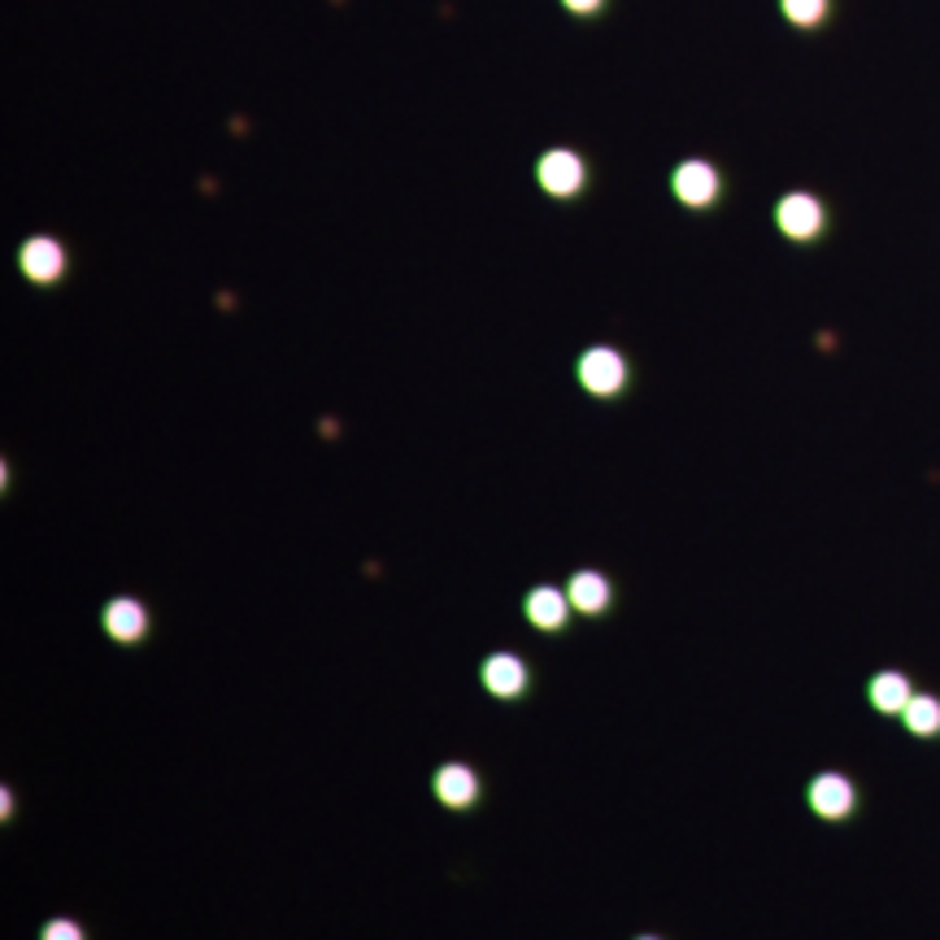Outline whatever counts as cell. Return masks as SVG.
Instances as JSON below:
<instances>
[{
    "label": "cell",
    "instance_id": "6da1fadb",
    "mask_svg": "<svg viewBox=\"0 0 940 940\" xmlns=\"http://www.w3.org/2000/svg\"><path fill=\"white\" fill-rule=\"evenodd\" d=\"M776 222H780L783 236H792V240H814L823 231V206L814 197H806V192H792V197H783L776 206Z\"/></svg>",
    "mask_w": 940,
    "mask_h": 940
},
{
    "label": "cell",
    "instance_id": "7a4b0ae2",
    "mask_svg": "<svg viewBox=\"0 0 940 940\" xmlns=\"http://www.w3.org/2000/svg\"><path fill=\"white\" fill-rule=\"evenodd\" d=\"M806 797H810V810L819 819H844V814H853V801H858L853 783L844 780V776H819V780L810 783Z\"/></svg>",
    "mask_w": 940,
    "mask_h": 940
},
{
    "label": "cell",
    "instance_id": "3957f363",
    "mask_svg": "<svg viewBox=\"0 0 940 940\" xmlns=\"http://www.w3.org/2000/svg\"><path fill=\"white\" fill-rule=\"evenodd\" d=\"M579 379H583V388H588V392L610 397V392H619V388H623V358H619V353H610V349H592V353L579 362Z\"/></svg>",
    "mask_w": 940,
    "mask_h": 940
},
{
    "label": "cell",
    "instance_id": "277c9868",
    "mask_svg": "<svg viewBox=\"0 0 940 940\" xmlns=\"http://www.w3.org/2000/svg\"><path fill=\"white\" fill-rule=\"evenodd\" d=\"M719 192V174L706 161H683L676 170V197L688 206H710Z\"/></svg>",
    "mask_w": 940,
    "mask_h": 940
},
{
    "label": "cell",
    "instance_id": "5b68a950",
    "mask_svg": "<svg viewBox=\"0 0 940 940\" xmlns=\"http://www.w3.org/2000/svg\"><path fill=\"white\" fill-rule=\"evenodd\" d=\"M540 183L553 192V197H571L574 188L583 183V166H579V157L574 153H549L544 161H540Z\"/></svg>",
    "mask_w": 940,
    "mask_h": 940
},
{
    "label": "cell",
    "instance_id": "8992f818",
    "mask_svg": "<svg viewBox=\"0 0 940 940\" xmlns=\"http://www.w3.org/2000/svg\"><path fill=\"white\" fill-rule=\"evenodd\" d=\"M910 679L901 676V671H880V676L871 679V706L880 710V714H901L906 706H910Z\"/></svg>",
    "mask_w": 940,
    "mask_h": 940
},
{
    "label": "cell",
    "instance_id": "52a82bcc",
    "mask_svg": "<svg viewBox=\"0 0 940 940\" xmlns=\"http://www.w3.org/2000/svg\"><path fill=\"white\" fill-rule=\"evenodd\" d=\"M22 270H27L36 283H49V279L61 274V249H57L52 240H31V244L22 249Z\"/></svg>",
    "mask_w": 940,
    "mask_h": 940
},
{
    "label": "cell",
    "instance_id": "ba28073f",
    "mask_svg": "<svg viewBox=\"0 0 940 940\" xmlns=\"http://www.w3.org/2000/svg\"><path fill=\"white\" fill-rule=\"evenodd\" d=\"M483 679H488V688H492L497 697H514V692L522 688V679H527V671H522L519 658H510V653H497V658H488Z\"/></svg>",
    "mask_w": 940,
    "mask_h": 940
},
{
    "label": "cell",
    "instance_id": "9c48e42d",
    "mask_svg": "<svg viewBox=\"0 0 940 940\" xmlns=\"http://www.w3.org/2000/svg\"><path fill=\"white\" fill-rule=\"evenodd\" d=\"M436 797L444 806H470L474 801V776H470L467 767H444L436 776Z\"/></svg>",
    "mask_w": 940,
    "mask_h": 940
},
{
    "label": "cell",
    "instance_id": "30bf717a",
    "mask_svg": "<svg viewBox=\"0 0 940 940\" xmlns=\"http://www.w3.org/2000/svg\"><path fill=\"white\" fill-rule=\"evenodd\" d=\"M527 619L536 627H562V619H567V601H562V592H553V588H536L531 597H527Z\"/></svg>",
    "mask_w": 940,
    "mask_h": 940
},
{
    "label": "cell",
    "instance_id": "8fae6325",
    "mask_svg": "<svg viewBox=\"0 0 940 940\" xmlns=\"http://www.w3.org/2000/svg\"><path fill=\"white\" fill-rule=\"evenodd\" d=\"M104 627H109V636H118V640H136V636L144 631V610H140L136 601H109Z\"/></svg>",
    "mask_w": 940,
    "mask_h": 940
},
{
    "label": "cell",
    "instance_id": "7c38bea8",
    "mask_svg": "<svg viewBox=\"0 0 940 940\" xmlns=\"http://www.w3.org/2000/svg\"><path fill=\"white\" fill-rule=\"evenodd\" d=\"M901 723L914 736H940V701L937 697H910V706L901 710Z\"/></svg>",
    "mask_w": 940,
    "mask_h": 940
},
{
    "label": "cell",
    "instance_id": "4fadbf2b",
    "mask_svg": "<svg viewBox=\"0 0 940 940\" xmlns=\"http://www.w3.org/2000/svg\"><path fill=\"white\" fill-rule=\"evenodd\" d=\"M571 601L579 606V610H588V614H597L606 601H610V583L601 579V574H574L571 579Z\"/></svg>",
    "mask_w": 940,
    "mask_h": 940
},
{
    "label": "cell",
    "instance_id": "5bb4252c",
    "mask_svg": "<svg viewBox=\"0 0 940 940\" xmlns=\"http://www.w3.org/2000/svg\"><path fill=\"white\" fill-rule=\"evenodd\" d=\"M783 13L801 27H814L823 13H828V0H783Z\"/></svg>",
    "mask_w": 940,
    "mask_h": 940
},
{
    "label": "cell",
    "instance_id": "9a60e30c",
    "mask_svg": "<svg viewBox=\"0 0 940 940\" xmlns=\"http://www.w3.org/2000/svg\"><path fill=\"white\" fill-rule=\"evenodd\" d=\"M44 940H83V932L74 923H49L44 928Z\"/></svg>",
    "mask_w": 940,
    "mask_h": 940
},
{
    "label": "cell",
    "instance_id": "2e32d148",
    "mask_svg": "<svg viewBox=\"0 0 940 940\" xmlns=\"http://www.w3.org/2000/svg\"><path fill=\"white\" fill-rule=\"evenodd\" d=\"M571 9H579V13H588V9H597V0H567Z\"/></svg>",
    "mask_w": 940,
    "mask_h": 940
}]
</instances>
